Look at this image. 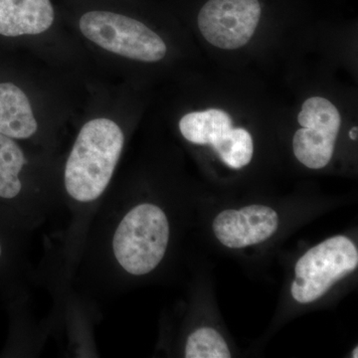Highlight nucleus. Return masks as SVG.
<instances>
[{"instance_id": "1", "label": "nucleus", "mask_w": 358, "mask_h": 358, "mask_svg": "<svg viewBox=\"0 0 358 358\" xmlns=\"http://www.w3.org/2000/svg\"><path fill=\"white\" fill-rule=\"evenodd\" d=\"M30 162L17 141L0 134V217L27 236L57 207V185L30 176Z\"/></svg>"}, {"instance_id": "2", "label": "nucleus", "mask_w": 358, "mask_h": 358, "mask_svg": "<svg viewBox=\"0 0 358 358\" xmlns=\"http://www.w3.org/2000/svg\"><path fill=\"white\" fill-rule=\"evenodd\" d=\"M85 37L105 50L133 60L154 63L166 54V45L148 26L109 11H90L80 20Z\"/></svg>"}, {"instance_id": "3", "label": "nucleus", "mask_w": 358, "mask_h": 358, "mask_svg": "<svg viewBox=\"0 0 358 358\" xmlns=\"http://www.w3.org/2000/svg\"><path fill=\"white\" fill-rule=\"evenodd\" d=\"M357 265V248L352 240L345 236L329 238L299 259L292 296L299 303H313L353 272Z\"/></svg>"}, {"instance_id": "4", "label": "nucleus", "mask_w": 358, "mask_h": 358, "mask_svg": "<svg viewBox=\"0 0 358 358\" xmlns=\"http://www.w3.org/2000/svg\"><path fill=\"white\" fill-rule=\"evenodd\" d=\"M298 122L303 128L294 136L293 148L296 159L308 169L327 166L333 157L341 129L338 110L327 99L313 96L303 103Z\"/></svg>"}, {"instance_id": "5", "label": "nucleus", "mask_w": 358, "mask_h": 358, "mask_svg": "<svg viewBox=\"0 0 358 358\" xmlns=\"http://www.w3.org/2000/svg\"><path fill=\"white\" fill-rule=\"evenodd\" d=\"M261 16L258 0H209L199 15V27L213 46L235 50L248 43Z\"/></svg>"}, {"instance_id": "6", "label": "nucleus", "mask_w": 358, "mask_h": 358, "mask_svg": "<svg viewBox=\"0 0 358 358\" xmlns=\"http://www.w3.org/2000/svg\"><path fill=\"white\" fill-rule=\"evenodd\" d=\"M279 226L277 212L263 205H250L241 210H225L214 219L213 232L220 243L231 249L262 243Z\"/></svg>"}, {"instance_id": "7", "label": "nucleus", "mask_w": 358, "mask_h": 358, "mask_svg": "<svg viewBox=\"0 0 358 358\" xmlns=\"http://www.w3.org/2000/svg\"><path fill=\"white\" fill-rule=\"evenodd\" d=\"M27 237L0 217V296L3 303L27 296Z\"/></svg>"}, {"instance_id": "8", "label": "nucleus", "mask_w": 358, "mask_h": 358, "mask_svg": "<svg viewBox=\"0 0 358 358\" xmlns=\"http://www.w3.org/2000/svg\"><path fill=\"white\" fill-rule=\"evenodd\" d=\"M53 21L50 0H0V34L3 36L40 34Z\"/></svg>"}, {"instance_id": "9", "label": "nucleus", "mask_w": 358, "mask_h": 358, "mask_svg": "<svg viewBox=\"0 0 358 358\" xmlns=\"http://www.w3.org/2000/svg\"><path fill=\"white\" fill-rule=\"evenodd\" d=\"M38 122L22 90L11 83H0V134L16 141L33 138Z\"/></svg>"}, {"instance_id": "10", "label": "nucleus", "mask_w": 358, "mask_h": 358, "mask_svg": "<svg viewBox=\"0 0 358 358\" xmlns=\"http://www.w3.org/2000/svg\"><path fill=\"white\" fill-rule=\"evenodd\" d=\"M232 117L225 110L208 109L183 115L179 122V131L189 143L212 145L232 128Z\"/></svg>"}, {"instance_id": "11", "label": "nucleus", "mask_w": 358, "mask_h": 358, "mask_svg": "<svg viewBox=\"0 0 358 358\" xmlns=\"http://www.w3.org/2000/svg\"><path fill=\"white\" fill-rule=\"evenodd\" d=\"M212 148L224 164L231 169H240L248 166L253 157V138L243 128L232 127Z\"/></svg>"}, {"instance_id": "12", "label": "nucleus", "mask_w": 358, "mask_h": 358, "mask_svg": "<svg viewBox=\"0 0 358 358\" xmlns=\"http://www.w3.org/2000/svg\"><path fill=\"white\" fill-rule=\"evenodd\" d=\"M186 358H230L231 353L222 336L210 327L193 331L186 341Z\"/></svg>"}, {"instance_id": "13", "label": "nucleus", "mask_w": 358, "mask_h": 358, "mask_svg": "<svg viewBox=\"0 0 358 358\" xmlns=\"http://www.w3.org/2000/svg\"><path fill=\"white\" fill-rule=\"evenodd\" d=\"M350 138H352V141H357V127H355V128H353V129H350Z\"/></svg>"}, {"instance_id": "14", "label": "nucleus", "mask_w": 358, "mask_h": 358, "mask_svg": "<svg viewBox=\"0 0 358 358\" xmlns=\"http://www.w3.org/2000/svg\"><path fill=\"white\" fill-rule=\"evenodd\" d=\"M352 357H355V358L358 357V348H355V350H353Z\"/></svg>"}]
</instances>
